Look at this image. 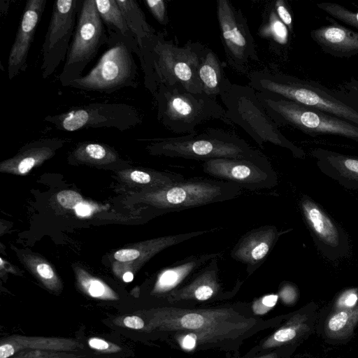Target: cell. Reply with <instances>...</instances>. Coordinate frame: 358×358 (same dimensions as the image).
Masks as SVG:
<instances>
[{
    "mask_svg": "<svg viewBox=\"0 0 358 358\" xmlns=\"http://www.w3.org/2000/svg\"><path fill=\"white\" fill-rule=\"evenodd\" d=\"M135 313L145 320L148 333H163L167 341L187 352L238 350L245 339L277 322L257 317L242 303L203 308L165 306Z\"/></svg>",
    "mask_w": 358,
    "mask_h": 358,
    "instance_id": "6da1fadb",
    "label": "cell"
},
{
    "mask_svg": "<svg viewBox=\"0 0 358 358\" xmlns=\"http://www.w3.org/2000/svg\"><path fill=\"white\" fill-rule=\"evenodd\" d=\"M58 202L65 208H76L83 201V198L78 192L71 190H63L57 195Z\"/></svg>",
    "mask_w": 358,
    "mask_h": 358,
    "instance_id": "8d00e7d4",
    "label": "cell"
},
{
    "mask_svg": "<svg viewBox=\"0 0 358 358\" xmlns=\"http://www.w3.org/2000/svg\"><path fill=\"white\" fill-rule=\"evenodd\" d=\"M299 206L313 241L322 255L331 262L347 257L350 243L345 230L309 196L302 195Z\"/></svg>",
    "mask_w": 358,
    "mask_h": 358,
    "instance_id": "5bb4252c",
    "label": "cell"
},
{
    "mask_svg": "<svg viewBox=\"0 0 358 358\" xmlns=\"http://www.w3.org/2000/svg\"><path fill=\"white\" fill-rule=\"evenodd\" d=\"M280 357L277 348L272 350L259 352L256 345L242 358H280Z\"/></svg>",
    "mask_w": 358,
    "mask_h": 358,
    "instance_id": "b9f144b4",
    "label": "cell"
},
{
    "mask_svg": "<svg viewBox=\"0 0 358 358\" xmlns=\"http://www.w3.org/2000/svg\"><path fill=\"white\" fill-rule=\"evenodd\" d=\"M221 255L220 252L204 253L191 255L175 262L161 271L157 277L152 294L165 299L183 285L197 270L212 259Z\"/></svg>",
    "mask_w": 358,
    "mask_h": 358,
    "instance_id": "7402d4cb",
    "label": "cell"
},
{
    "mask_svg": "<svg viewBox=\"0 0 358 358\" xmlns=\"http://www.w3.org/2000/svg\"><path fill=\"white\" fill-rule=\"evenodd\" d=\"M296 289L290 284L284 285L279 290L278 297L287 305L293 304L297 299Z\"/></svg>",
    "mask_w": 358,
    "mask_h": 358,
    "instance_id": "ab89813d",
    "label": "cell"
},
{
    "mask_svg": "<svg viewBox=\"0 0 358 358\" xmlns=\"http://www.w3.org/2000/svg\"><path fill=\"white\" fill-rule=\"evenodd\" d=\"M358 301V288H350L343 291L336 300V310L355 307Z\"/></svg>",
    "mask_w": 358,
    "mask_h": 358,
    "instance_id": "d590c367",
    "label": "cell"
},
{
    "mask_svg": "<svg viewBox=\"0 0 358 358\" xmlns=\"http://www.w3.org/2000/svg\"><path fill=\"white\" fill-rule=\"evenodd\" d=\"M107 31L106 48L97 63L68 87L107 94L124 87H137L138 66L133 54L138 57V48L124 36Z\"/></svg>",
    "mask_w": 358,
    "mask_h": 358,
    "instance_id": "277c9868",
    "label": "cell"
},
{
    "mask_svg": "<svg viewBox=\"0 0 358 358\" xmlns=\"http://www.w3.org/2000/svg\"><path fill=\"white\" fill-rule=\"evenodd\" d=\"M24 350L86 353L84 345L78 338L13 334L0 340V358H9Z\"/></svg>",
    "mask_w": 358,
    "mask_h": 358,
    "instance_id": "ffe728a7",
    "label": "cell"
},
{
    "mask_svg": "<svg viewBox=\"0 0 358 358\" xmlns=\"http://www.w3.org/2000/svg\"><path fill=\"white\" fill-rule=\"evenodd\" d=\"M84 345L85 352L92 358H123L129 355V349L115 342L98 336L78 338Z\"/></svg>",
    "mask_w": 358,
    "mask_h": 358,
    "instance_id": "83f0119b",
    "label": "cell"
},
{
    "mask_svg": "<svg viewBox=\"0 0 358 358\" xmlns=\"http://www.w3.org/2000/svg\"><path fill=\"white\" fill-rule=\"evenodd\" d=\"M113 322L120 327L148 333V327L145 320L136 313L117 316L113 319Z\"/></svg>",
    "mask_w": 358,
    "mask_h": 358,
    "instance_id": "836d02e7",
    "label": "cell"
},
{
    "mask_svg": "<svg viewBox=\"0 0 358 358\" xmlns=\"http://www.w3.org/2000/svg\"><path fill=\"white\" fill-rule=\"evenodd\" d=\"M317 6L331 17L358 29V10L352 11L343 6L331 2L318 3Z\"/></svg>",
    "mask_w": 358,
    "mask_h": 358,
    "instance_id": "f546056e",
    "label": "cell"
},
{
    "mask_svg": "<svg viewBox=\"0 0 358 358\" xmlns=\"http://www.w3.org/2000/svg\"><path fill=\"white\" fill-rule=\"evenodd\" d=\"M309 330L307 315H293L287 322L262 340L257 346L259 352L268 351L295 341Z\"/></svg>",
    "mask_w": 358,
    "mask_h": 358,
    "instance_id": "d4e9b609",
    "label": "cell"
},
{
    "mask_svg": "<svg viewBox=\"0 0 358 358\" xmlns=\"http://www.w3.org/2000/svg\"><path fill=\"white\" fill-rule=\"evenodd\" d=\"M44 121L62 131L86 129L129 130L141 123V116L134 106L122 103H90L74 106L56 115H48Z\"/></svg>",
    "mask_w": 358,
    "mask_h": 358,
    "instance_id": "30bf717a",
    "label": "cell"
},
{
    "mask_svg": "<svg viewBox=\"0 0 358 358\" xmlns=\"http://www.w3.org/2000/svg\"><path fill=\"white\" fill-rule=\"evenodd\" d=\"M9 358H92L87 353L43 350H24Z\"/></svg>",
    "mask_w": 358,
    "mask_h": 358,
    "instance_id": "4dcf8cb0",
    "label": "cell"
},
{
    "mask_svg": "<svg viewBox=\"0 0 358 358\" xmlns=\"http://www.w3.org/2000/svg\"><path fill=\"white\" fill-rule=\"evenodd\" d=\"M122 279L125 282H129L133 280L134 274L130 271H127L123 275Z\"/></svg>",
    "mask_w": 358,
    "mask_h": 358,
    "instance_id": "bcb514c9",
    "label": "cell"
},
{
    "mask_svg": "<svg viewBox=\"0 0 358 358\" xmlns=\"http://www.w3.org/2000/svg\"><path fill=\"white\" fill-rule=\"evenodd\" d=\"M74 155L77 157L85 156L94 161H102L108 157H115L114 152L107 146L98 143H86L79 145Z\"/></svg>",
    "mask_w": 358,
    "mask_h": 358,
    "instance_id": "1f68e13d",
    "label": "cell"
},
{
    "mask_svg": "<svg viewBox=\"0 0 358 358\" xmlns=\"http://www.w3.org/2000/svg\"><path fill=\"white\" fill-rule=\"evenodd\" d=\"M282 234L274 225L253 229L238 240L231 251V257L244 264L251 275L265 262Z\"/></svg>",
    "mask_w": 358,
    "mask_h": 358,
    "instance_id": "d6986e66",
    "label": "cell"
},
{
    "mask_svg": "<svg viewBox=\"0 0 358 358\" xmlns=\"http://www.w3.org/2000/svg\"><path fill=\"white\" fill-rule=\"evenodd\" d=\"M273 8L279 19L291 31H292V17L285 5V2L283 0H278L275 2Z\"/></svg>",
    "mask_w": 358,
    "mask_h": 358,
    "instance_id": "f35d334b",
    "label": "cell"
},
{
    "mask_svg": "<svg viewBox=\"0 0 358 358\" xmlns=\"http://www.w3.org/2000/svg\"><path fill=\"white\" fill-rule=\"evenodd\" d=\"M266 17L265 22L259 27V35L279 45L287 44V27L279 19L274 8L266 13Z\"/></svg>",
    "mask_w": 358,
    "mask_h": 358,
    "instance_id": "f1b7e54d",
    "label": "cell"
},
{
    "mask_svg": "<svg viewBox=\"0 0 358 358\" xmlns=\"http://www.w3.org/2000/svg\"><path fill=\"white\" fill-rule=\"evenodd\" d=\"M243 282L238 281L233 290L224 291L219 280L218 257L212 259L197 270L180 287L164 299L166 306L189 308L198 303L213 301L231 297Z\"/></svg>",
    "mask_w": 358,
    "mask_h": 358,
    "instance_id": "9a60e30c",
    "label": "cell"
},
{
    "mask_svg": "<svg viewBox=\"0 0 358 358\" xmlns=\"http://www.w3.org/2000/svg\"><path fill=\"white\" fill-rule=\"evenodd\" d=\"M38 275L46 280H52L55 278L52 268L46 264H40L36 267Z\"/></svg>",
    "mask_w": 358,
    "mask_h": 358,
    "instance_id": "7bdbcfd3",
    "label": "cell"
},
{
    "mask_svg": "<svg viewBox=\"0 0 358 358\" xmlns=\"http://www.w3.org/2000/svg\"><path fill=\"white\" fill-rule=\"evenodd\" d=\"M108 38V31L99 16L95 0H84L59 78L63 87H68L83 76V71L106 44Z\"/></svg>",
    "mask_w": 358,
    "mask_h": 358,
    "instance_id": "9c48e42d",
    "label": "cell"
},
{
    "mask_svg": "<svg viewBox=\"0 0 358 358\" xmlns=\"http://www.w3.org/2000/svg\"><path fill=\"white\" fill-rule=\"evenodd\" d=\"M83 0L55 1L42 45L41 76H52L65 62Z\"/></svg>",
    "mask_w": 358,
    "mask_h": 358,
    "instance_id": "4fadbf2b",
    "label": "cell"
},
{
    "mask_svg": "<svg viewBox=\"0 0 358 358\" xmlns=\"http://www.w3.org/2000/svg\"><path fill=\"white\" fill-rule=\"evenodd\" d=\"M130 32L139 49L144 85L152 95L157 91L152 66V50L158 32L148 22L145 15L136 0H117Z\"/></svg>",
    "mask_w": 358,
    "mask_h": 358,
    "instance_id": "e0dca14e",
    "label": "cell"
},
{
    "mask_svg": "<svg viewBox=\"0 0 358 358\" xmlns=\"http://www.w3.org/2000/svg\"><path fill=\"white\" fill-rule=\"evenodd\" d=\"M220 98L228 124L238 125L259 146L270 143L288 150L296 158H305L304 151L280 132L254 89L248 85L231 83Z\"/></svg>",
    "mask_w": 358,
    "mask_h": 358,
    "instance_id": "3957f363",
    "label": "cell"
},
{
    "mask_svg": "<svg viewBox=\"0 0 358 358\" xmlns=\"http://www.w3.org/2000/svg\"><path fill=\"white\" fill-rule=\"evenodd\" d=\"M144 3L155 17L161 24L165 25L168 23L166 4L164 0H145Z\"/></svg>",
    "mask_w": 358,
    "mask_h": 358,
    "instance_id": "e575fe53",
    "label": "cell"
},
{
    "mask_svg": "<svg viewBox=\"0 0 358 358\" xmlns=\"http://www.w3.org/2000/svg\"><path fill=\"white\" fill-rule=\"evenodd\" d=\"M75 209L76 213L80 216H87L91 213L92 211L90 206L82 203L79 204Z\"/></svg>",
    "mask_w": 358,
    "mask_h": 358,
    "instance_id": "f6af8a7d",
    "label": "cell"
},
{
    "mask_svg": "<svg viewBox=\"0 0 358 358\" xmlns=\"http://www.w3.org/2000/svg\"><path fill=\"white\" fill-rule=\"evenodd\" d=\"M346 87L349 90V94L358 100V80L352 79L346 84Z\"/></svg>",
    "mask_w": 358,
    "mask_h": 358,
    "instance_id": "ee69618b",
    "label": "cell"
},
{
    "mask_svg": "<svg viewBox=\"0 0 358 358\" xmlns=\"http://www.w3.org/2000/svg\"><path fill=\"white\" fill-rule=\"evenodd\" d=\"M248 80V85L259 93L289 100L358 126V110L315 85L269 70L250 73Z\"/></svg>",
    "mask_w": 358,
    "mask_h": 358,
    "instance_id": "8992f818",
    "label": "cell"
},
{
    "mask_svg": "<svg viewBox=\"0 0 358 358\" xmlns=\"http://www.w3.org/2000/svg\"><path fill=\"white\" fill-rule=\"evenodd\" d=\"M198 76L203 93L214 99L225 92L232 83L225 74L223 63L208 47L202 55Z\"/></svg>",
    "mask_w": 358,
    "mask_h": 358,
    "instance_id": "cb8c5ba5",
    "label": "cell"
},
{
    "mask_svg": "<svg viewBox=\"0 0 358 358\" xmlns=\"http://www.w3.org/2000/svg\"><path fill=\"white\" fill-rule=\"evenodd\" d=\"M241 189L222 180L193 178L159 188L153 201L162 210L175 212L231 200L241 194Z\"/></svg>",
    "mask_w": 358,
    "mask_h": 358,
    "instance_id": "8fae6325",
    "label": "cell"
},
{
    "mask_svg": "<svg viewBox=\"0 0 358 358\" xmlns=\"http://www.w3.org/2000/svg\"><path fill=\"white\" fill-rule=\"evenodd\" d=\"M202 168L205 173L216 179L235 183L250 191L270 189L278 183V176L273 167L247 160L212 159L204 161Z\"/></svg>",
    "mask_w": 358,
    "mask_h": 358,
    "instance_id": "2e32d148",
    "label": "cell"
},
{
    "mask_svg": "<svg viewBox=\"0 0 358 358\" xmlns=\"http://www.w3.org/2000/svg\"><path fill=\"white\" fill-rule=\"evenodd\" d=\"M332 23L310 31V37L323 52L336 57L349 58L358 55V32Z\"/></svg>",
    "mask_w": 358,
    "mask_h": 358,
    "instance_id": "603a6c76",
    "label": "cell"
},
{
    "mask_svg": "<svg viewBox=\"0 0 358 358\" xmlns=\"http://www.w3.org/2000/svg\"><path fill=\"white\" fill-rule=\"evenodd\" d=\"M153 96L157 120L173 133L194 134L200 126L214 120L228 124L224 107L203 93H191L178 87L159 84Z\"/></svg>",
    "mask_w": 358,
    "mask_h": 358,
    "instance_id": "5b68a950",
    "label": "cell"
},
{
    "mask_svg": "<svg viewBox=\"0 0 358 358\" xmlns=\"http://www.w3.org/2000/svg\"><path fill=\"white\" fill-rule=\"evenodd\" d=\"M357 322L358 304L352 308L338 310L329 317L326 334L332 338H347L352 334Z\"/></svg>",
    "mask_w": 358,
    "mask_h": 358,
    "instance_id": "4316f807",
    "label": "cell"
},
{
    "mask_svg": "<svg viewBox=\"0 0 358 358\" xmlns=\"http://www.w3.org/2000/svg\"><path fill=\"white\" fill-rule=\"evenodd\" d=\"M320 171L348 189L358 191V157L322 148L311 151Z\"/></svg>",
    "mask_w": 358,
    "mask_h": 358,
    "instance_id": "44dd1931",
    "label": "cell"
},
{
    "mask_svg": "<svg viewBox=\"0 0 358 358\" xmlns=\"http://www.w3.org/2000/svg\"><path fill=\"white\" fill-rule=\"evenodd\" d=\"M216 13L222 43L228 64L236 71L247 72L259 61L255 40L241 11L228 0H217Z\"/></svg>",
    "mask_w": 358,
    "mask_h": 358,
    "instance_id": "7c38bea8",
    "label": "cell"
},
{
    "mask_svg": "<svg viewBox=\"0 0 358 358\" xmlns=\"http://www.w3.org/2000/svg\"><path fill=\"white\" fill-rule=\"evenodd\" d=\"M83 289L87 294L93 298L106 301H116L118 299L115 293L102 282L87 279L81 282Z\"/></svg>",
    "mask_w": 358,
    "mask_h": 358,
    "instance_id": "d6a6232c",
    "label": "cell"
},
{
    "mask_svg": "<svg viewBox=\"0 0 358 358\" xmlns=\"http://www.w3.org/2000/svg\"><path fill=\"white\" fill-rule=\"evenodd\" d=\"M95 3L99 16L107 30L124 36L138 48L117 0H95Z\"/></svg>",
    "mask_w": 358,
    "mask_h": 358,
    "instance_id": "484cf974",
    "label": "cell"
},
{
    "mask_svg": "<svg viewBox=\"0 0 358 358\" xmlns=\"http://www.w3.org/2000/svg\"><path fill=\"white\" fill-rule=\"evenodd\" d=\"M204 45L188 43L182 46L158 32L152 50V66L157 85L175 86L202 94L198 69L206 49Z\"/></svg>",
    "mask_w": 358,
    "mask_h": 358,
    "instance_id": "52a82bcc",
    "label": "cell"
},
{
    "mask_svg": "<svg viewBox=\"0 0 358 358\" xmlns=\"http://www.w3.org/2000/svg\"><path fill=\"white\" fill-rule=\"evenodd\" d=\"M257 94L278 126L289 125L312 136L333 135L358 142V126L353 123L289 100L259 92Z\"/></svg>",
    "mask_w": 358,
    "mask_h": 358,
    "instance_id": "ba28073f",
    "label": "cell"
},
{
    "mask_svg": "<svg viewBox=\"0 0 358 358\" xmlns=\"http://www.w3.org/2000/svg\"><path fill=\"white\" fill-rule=\"evenodd\" d=\"M278 295L269 294L255 300L252 305L254 314H264L270 310L277 303Z\"/></svg>",
    "mask_w": 358,
    "mask_h": 358,
    "instance_id": "74e56055",
    "label": "cell"
},
{
    "mask_svg": "<svg viewBox=\"0 0 358 358\" xmlns=\"http://www.w3.org/2000/svg\"><path fill=\"white\" fill-rule=\"evenodd\" d=\"M141 255V252L136 249H122L117 251L114 257L120 262H129L135 260Z\"/></svg>",
    "mask_w": 358,
    "mask_h": 358,
    "instance_id": "60d3db41",
    "label": "cell"
},
{
    "mask_svg": "<svg viewBox=\"0 0 358 358\" xmlns=\"http://www.w3.org/2000/svg\"><path fill=\"white\" fill-rule=\"evenodd\" d=\"M46 3L47 0H28L26 1L8 55V76L9 80L13 79L27 70L30 48L34 41L36 28L45 11Z\"/></svg>",
    "mask_w": 358,
    "mask_h": 358,
    "instance_id": "ac0fdd59",
    "label": "cell"
},
{
    "mask_svg": "<svg viewBox=\"0 0 358 358\" xmlns=\"http://www.w3.org/2000/svg\"><path fill=\"white\" fill-rule=\"evenodd\" d=\"M155 155L188 159L231 158L271 168L267 157L243 139L228 131L209 128L201 133L159 138L150 146Z\"/></svg>",
    "mask_w": 358,
    "mask_h": 358,
    "instance_id": "7a4b0ae2",
    "label": "cell"
}]
</instances>
